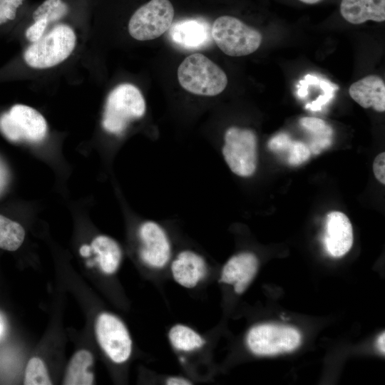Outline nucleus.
Wrapping results in <instances>:
<instances>
[{"label": "nucleus", "instance_id": "1", "mask_svg": "<svg viewBox=\"0 0 385 385\" xmlns=\"http://www.w3.org/2000/svg\"><path fill=\"white\" fill-rule=\"evenodd\" d=\"M180 86L187 91L204 96H215L227 85L225 73L202 53L186 57L178 68Z\"/></svg>", "mask_w": 385, "mask_h": 385}, {"label": "nucleus", "instance_id": "2", "mask_svg": "<svg viewBox=\"0 0 385 385\" xmlns=\"http://www.w3.org/2000/svg\"><path fill=\"white\" fill-rule=\"evenodd\" d=\"M146 104L140 91L130 83H122L108 96L102 125L108 133L120 135L128 125L141 118L145 113Z\"/></svg>", "mask_w": 385, "mask_h": 385}, {"label": "nucleus", "instance_id": "3", "mask_svg": "<svg viewBox=\"0 0 385 385\" xmlns=\"http://www.w3.org/2000/svg\"><path fill=\"white\" fill-rule=\"evenodd\" d=\"M76 43L73 29L66 24H58L26 49L24 59L34 68H52L69 57Z\"/></svg>", "mask_w": 385, "mask_h": 385}, {"label": "nucleus", "instance_id": "4", "mask_svg": "<svg viewBox=\"0 0 385 385\" xmlns=\"http://www.w3.org/2000/svg\"><path fill=\"white\" fill-rule=\"evenodd\" d=\"M223 159L235 175L252 176L257 167V138L250 128L230 126L226 129L222 146Z\"/></svg>", "mask_w": 385, "mask_h": 385}, {"label": "nucleus", "instance_id": "5", "mask_svg": "<svg viewBox=\"0 0 385 385\" xmlns=\"http://www.w3.org/2000/svg\"><path fill=\"white\" fill-rule=\"evenodd\" d=\"M302 341V334L297 328L274 323L257 324L246 336V344L250 351L260 356L294 351L301 345Z\"/></svg>", "mask_w": 385, "mask_h": 385}, {"label": "nucleus", "instance_id": "6", "mask_svg": "<svg viewBox=\"0 0 385 385\" xmlns=\"http://www.w3.org/2000/svg\"><path fill=\"white\" fill-rule=\"evenodd\" d=\"M211 35L220 49L230 56L251 54L258 49L262 41L260 31L230 16L215 19Z\"/></svg>", "mask_w": 385, "mask_h": 385}, {"label": "nucleus", "instance_id": "7", "mask_svg": "<svg viewBox=\"0 0 385 385\" xmlns=\"http://www.w3.org/2000/svg\"><path fill=\"white\" fill-rule=\"evenodd\" d=\"M173 17L174 8L169 0H150L132 15L128 32L138 41L153 40L170 28Z\"/></svg>", "mask_w": 385, "mask_h": 385}, {"label": "nucleus", "instance_id": "8", "mask_svg": "<svg viewBox=\"0 0 385 385\" xmlns=\"http://www.w3.org/2000/svg\"><path fill=\"white\" fill-rule=\"evenodd\" d=\"M0 130L13 142H39L46 136L47 123L34 108L22 104L13 106L0 116Z\"/></svg>", "mask_w": 385, "mask_h": 385}, {"label": "nucleus", "instance_id": "9", "mask_svg": "<svg viewBox=\"0 0 385 385\" xmlns=\"http://www.w3.org/2000/svg\"><path fill=\"white\" fill-rule=\"evenodd\" d=\"M95 330L99 345L113 362L126 361L132 352V340L123 322L113 314H100L96 322Z\"/></svg>", "mask_w": 385, "mask_h": 385}, {"label": "nucleus", "instance_id": "10", "mask_svg": "<svg viewBox=\"0 0 385 385\" xmlns=\"http://www.w3.org/2000/svg\"><path fill=\"white\" fill-rule=\"evenodd\" d=\"M139 257L152 269H162L172 255V245L165 230L154 220H145L138 227Z\"/></svg>", "mask_w": 385, "mask_h": 385}, {"label": "nucleus", "instance_id": "11", "mask_svg": "<svg viewBox=\"0 0 385 385\" xmlns=\"http://www.w3.org/2000/svg\"><path fill=\"white\" fill-rule=\"evenodd\" d=\"M259 260L251 252H241L232 256L223 265L219 282L232 285L238 294L245 292L255 277Z\"/></svg>", "mask_w": 385, "mask_h": 385}, {"label": "nucleus", "instance_id": "12", "mask_svg": "<svg viewBox=\"0 0 385 385\" xmlns=\"http://www.w3.org/2000/svg\"><path fill=\"white\" fill-rule=\"evenodd\" d=\"M353 241V228L348 217L339 211L328 213L324 237L327 252L332 257H342L350 250Z\"/></svg>", "mask_w": 385, "mask_h": 385}, {"label": "nucleus", "instance_id": "13", "mask_svg": "<svg viewBox=\"0 0 385 385\" xmlns=\"http://www.w3.org/2000/svg\"><path fill=\"white\" fill-rule=\"evenodd\" d=\"M173 279L180 286L192 289L207 274L208 267L205 258L199 253L185 250L178 252L170 265Z\"/></svg>", "mask_w": 385, "mask_h": 385}, {"label": "nucleus", "instance_id": "14", "mask_svg": "<svg viewBox=\"0 0 385 385\" xmlns=\"http://www.w3.org/2000/svg\"><path fill=\"white\" fill-rule=\"evenodd\" d=\"M172 41L177 45L188 49H197L211 41L209 24L197 19H188L175 24L169 32Z\"/></svg>", "mask_w": 385, "mask_h": 385}, {"label": "nucleus", "instance_id": "15", "mask_svg": "<svg viewBox=\"0 0 385 385\" xmlns=\"http://www.w3.org/2000/svg\"><path fill=\"white\" fill-rule=\"evenodd\" d=\"M351 98L364 108L385 111V83L376 75L364 77L352 83L349 89Z\"/></svg>", "mask_w": 385, "mask_h": 385}, {"label": "nucleus", "instance_id": "16", "mask_svg": "<svg viewBox=\"0 0 385 385\" xmlns=\"http://www.w3.org/2000/svg\"><path fill=\"white\" fill-rule=\"evenodd\" d=\"M340 13L352 24L385 21V0H342Z\"/></svg>", "mask_w": 385, "mask_h": 385}, {"label": "nucleus", "instance_id": "17", "mask_svg": "<svg viewBox=\"0 0 385 385\" xmlns=\"http://www.w3.org/2000/svg\"><path fill=\"white\" fill-rule=\"evenodd\" d=\"M90 250L96 255V260L103 273L113 274L118 270L122 260V250L115 240L98 235L92 240Z\"/></svg>", "mask_w": 385, "mask_h": 385}, {"label": "nucleus", "instance_id": "18", "mask_svg": "<svg viewBox=\"0 0 385 385\" xmlns=\"http://www.w3.org/2000/svg\"><path fill=\"white\" fill-rule=\"evenodd\" d=\"M93 364V356L89 351L81 349L76 351L68 364L63 380V384H93L94 376L90 370Z\"/></svg>", "mask_w": 385, "mask_h": 385}, {"label": "nucleus", "instance_id": "19", "mask_svg": "<svg viewBox=\"0 0 385 385\" xmlns=\"http://www.w3.org/2000/svg\"><path fill=\"white\" fill-rule=\"evenodd\" d=\"M299 122L311 135L308 145L311 153L319 154L331 145L333 130L324 120L314 117H303Z\"/></svg>", "mask_w": 385, "mask_h": 385}, {"label": "nucleus", "instance_id": "20", "mask_svg": "<svg viewBox=\"0 0 385 385\" xmlns=\"http://www.w3.org/2000/svg\"><path fill=\"white\" fill-rule=\"evenodd\" d=\"M168 339L172 346L181 351H192L205 344V339L200 334L190 327L180 324L170 328Z\"/></svg>", "mask_w": 385, "mask_h": 385}, {"label": "nucleus", "instance_id": "21", "mask_svg": "<svg viewBox=\"0 0 385 385\" xmlns=\"http://www.w3.org/2000/svg\"><path fill=\"white\" fill-rule=\"evenodd\" d=\"M24 238L25 230L19 223L0 215V249L15 251Z\"/></svg>", "mask_w": 385, "mask_h": 385}, {"label": "nucleus", "instance_id": "22", "mask_svg": "<svg viewBox=\"0 0 385 385\" xmlns=\"http://www.w3.org/2000/svg\"><path fill=\"white\" fill-rule=\"evenodd\" d=\"M68 10L67 4L62 0H45L34 11L33 19L46 20L49 24L63 18Z\"/></svg>", "mask_w": 385, "mask_h": 385}, {"label": "nucleus", "instance_id": "23", "mask_svg": "<svg viewBox=\"0 0 385 385\" xmlns=\"http://www.w3.org/2000/svg\"><path fill=\"white\" fill-rule=\"evenodd\" d=\"M24 384L25 385H51L52 381L43 361L39 357L29 359L26 369Z\"/></svg>", "mask_w": 385, "mask_h": 385}, {"label": "nucleus", "instance_id": "24", "mask_svg": "<svg viewBox=\"0 0 385 385\" xmlns=\"http://www.w3.org/2000/svg\"><path fill=\"white\" fill-rule=\"evenodd\" d=\"M285 152L288 153V163L292 165H298L304 163L312 154L307 145L302 141L294 140H291Z\"/></svg>", "mask_w": 385, "mask_h": 385}, {"label": "nucleus", "instance_id": "25", "mask_svg": "<svg viewBox=\"0 0 385 385\" xmlns=\"http://www.w3.org/2000/svg\"><path fill=\"white\" fill-rule=\"evenodd\" d=\"M24 0H0V25L14 20Z\"/></svg>", "mask_w": 385, "mask_h": 385}, {"label": "nucleus", "instance_id": "26", "mask_svg": "<svg viewBox=\"0 0 385 385\" xmlns=\"http://www.w3.org/2000/svg\"><path fill=\"white\" fill-rule=\"evenodd\" d=\"M48 23L46 20L34 21L26 30V37L31 43L38 41L44 34Z\"/></svg>", "mask_w": 385, "mask_h": 385}, {"label": "nucleus", "instance_id": "27", "mask_svg": "<svg viewBox=\"0 0 385 385\" xmlns=\"http://www.w3.org/2000/svg\"><path fill=\"white\" fill-rule=\"evenodd\" d=\"M375 178L383 185L385 184V153H379L373 163Z\"/></svg>", "mask_w": 385, "mask_h": 385}, {"label": "nucleus", "instance_id": "28", "mask_svg": "<svg viewBox=\"0 0 385 385\" xmlns=\"http://www.w3.org/2000/svg\"><path fill=\"white\" fill-rule=\"evenodd\" d=\"M165 384L168 385H189L192 382L182 376H170L167 379Z\"/></svg>", "mask_w": 385, "mask_h": 385}, {"label": "nucleus", "instance_id": "29", "mask_svg": "<svg viewBox=\"0 0 385 385\" xmlns=\"http://www.w3.org/2000/svg\"><path fill=\"white\" fill-rule=\"evenodd\" d=\"M8 180V173L3 163L0 161V192L3 190Z\"/></svg>", "mask_w": 385, "mask_h": 385}, {"label": "nucleus", "instance_id": "30", "mask_svg": "<svg viewBox=\"0 0 385 385\" xmlns=\"http://www.w3.org/2000/svg\"><path fill=\"white\" fill-rule=\"evenodd\" d=\"M385 342V333L384 332H383L376 339V346L377 348V349L379 350V351L382 354H384V352H385V346H384V343Z\"/></svg>", "mask_w": 385, "mask_h": 385}, {"label": "nucleus", "instance_id": "31", "mask_svg": "<svg viewBox=\"0 0 385 385\" xmlns=\"http://www.w3.org/2000/svg\"><path fill=\"white\" fill-rule=\"evenodd\" d=\"M5 330V323L2 314L0 313V338L3 336Z\"/></svg>", "mask_w": 385, "mask_h": 385}, {"label": "nucleus", "instance_id": "32", "mask_svg": "<svg viewBox=\"0 0 385 385\" xmlns=\"http://www.w3.org/2000/svg\"><path fill=\"white\" fill-rule=\"evenodd\" d=\"M299 1H301L303 3L308 4H317L321 1L322 0H299Z\"/></svg>", "mask_w": 385, "mask_h": 385}]
</instances>
